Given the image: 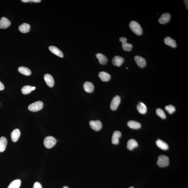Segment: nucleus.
I'll return each mask as SVG.
<instances>
[{
	"label": "nucleus",
	"mask_w": 188,
	"mask_h": 188,
	"mask_svg": "<svg viewBox=\"0 0 188 188\" xmlns=\"http://www.w3.org/2000/svg\"><path fill=\"white\" fill-rule=\"evenodd\" d=\"M129 27L133 33L137 35H141L143 34V29L139 23L135 21H132L129 24Z\"/></svg>",
	"instance_id": "1"
},
{
	"label": "nucleus",
	"mask_w": 188,
	"mask_h": 188,
	"mask_svg": "<svg viewBox=\"0 0 188 188\" xmlns=\"http://www.w3.org/2000/svg\"><path fill=\"white\" fill-rule=\"evenodd\" d=\"M157 165L160 167H165L168 166L169 164V159L167 156L161 155L159 156L157 161Z\"/></svg>",
	"instance_id": "2"
},
{
	"label": "nucleus",
	"mask_w": 188,
	"mask_h": 188,
	"mask_svg": "<svg viewBox=\"0 0 188 188\" xmlns=\"http://www.w3.org/2000/svg\"><path fill=\"white\" fill-rule=\"evenodd\" d=\"M57 141L55 138L51 136L46 137L44 141L45 146L47 149H50L54 146L56 143Z\"/></svg>",
	"instance_id": "3"
},
{
	"label": "nucleus",
	"mask_w": 188,
	"mask_h": 188,
	"mask_svg": "<svg viewBox=\"0 0 188 188\" xmlns=\"http://www.w3.org/2000/svg\"><path fill=\"white\" fill-rule=\"evenodd\" d=\"M43 103L41 101L35 102L29 106L28 109L29 111H37L42 109Z\"/></svg>",
	"instance_id": "4"
},
{
	"label": "nucleus",
	"mask_w": 188,
	"mask_h": 188,
	"mask_svg": "<svg viewBox=\"0 0 188 188\" xmlns=\"http://www.w3.org/2000/svg\"><path fill=\"white\" fill-rule=\"evenodd\" d=\"M120 41L122 43V47L124 50L126 51H130L133 48V45L131 44L127 43V39L125 37H122L120 38Z\"/></svg>",
	"instance_id": "5"
},
{
	"label": "nucleus",
	"mask_w": 188,
	"mask_h": 188,
	"mask_svg": "<svg viewBox=\"0 0 188 188\" xmlns=\"http://www.w3.org/2000/svg\"><path fill=\"white\" fill-rule=\"evenodd\" d=\"M89 124L91 128L95 131H99L102 128V123L99 120L90 121Z\"/></svg>",
	"instance_id": "6"
},
{
	"label": "nucleus",
	"mask_w": 188,
	"mask_h": 188,
	"mask_svg": "<svg viewBox=\"0 0 188 188\" xmlns=\"http://www.w3.org/2000/svg\"><path fill=\"white\" fill-rule=\"evenodd\" d=\"M121 102V98L119 95H116L111 101V109L113 111L117 110Z\"/></svg>",
	"instance_id": "7"
},
{
	"label": "nucleus",
	"mask_w": 188,
	"mask_h": 188,
	"mask_svg": "<svg viewBox=\"0 0 188 188\" xmlns=\"http://www.w3.org/2000/svg\"><path fill=\"white\" fill-rule=\"evenodd\" d=\"M171 15L169 13H163L159 19V23L161 24H165L169 21L171 19Z\"/></svg>",
	"instance_id": "8"
},
{
	"label": "nucleus",
	"mask_w": 188,
	"mask_h": 188,
	"mask_svg": "<svg viewBox=\"0 0 188 188\" xmlns=\"http://www.w3.org/2000/svg\"><path fill=\"white\" fill-rule=\"evenodd\" d=\"M134 59L137 64L139 67L143 68L145 66L146 64V62L145 59L139 56H136Z\"/></svg>",
	"instance_id": "9"
},
{
	"label": "nucleus",
	"mask_w": 188,
	"mask_h": 188,
	"mask_svg": "<svg viewBox=\"0 0 188 188\" xmlns=\"http://www.w3.org/2000/svg\"><path fill=\"white\" fill-rule=\"evenodd\" d=\"M121 133L120 131H115L114 132L112 137V143L113 144H118L119 143V139L121 136Z\"/></svg>",
	"instance_id": "10"
},
{
	"label": "nucleus",
	"mask_w": 188,
	"mask_h": 188,
	"mask_svg": "<svg viewBox=\"0 0 188 188\" xmlns=\"http://www.w3.org/2000/svg\"><path fill=\"white\" fill-rule=\"evenodd\" d=\"M11 23L5 17H2L0 19V28L6 29L11 25Z\"/></svg>",
	"instance_id": "11"
},
{
	"label": "nucleus",
	"mask_w": 188,
	"mask_h": 188,
	"mask_svg": "<svg viewBox=\"0 0 188 188\" xmlns=\"http://www.w3.org/2000/svg\"><path fill=\"white\" fill-rule=\"evenodd\" d=\"M44 79L46 84L49 87H53L55 84V81L52 76L49 74H46L44 76Z\"/></svg>",
	"instance_id": "12"
},
{
	"label": "nucleus",
	"mask_w": 188,
	"mask_h": 188,
	"mask_svg": "<svg viewBox=\"0 0 188 188\" xmlns=\"http://www.w3.org/2000/svg\"><path fill=\"white\" fill-rule=\"evenodd\" d=\"M125 61V59L124 58L119 56H116L114 57L112 60V62L113 64L117 67H120L122 65Z\"/></svg>",
	"instance_id": "13"
},
{
	"label": "nucleus",
	"mask_w": 188,
	"mask_h": 188,
	"mask_svg": "<svg viewBox=\"0 0 188 188\" xmlns=\"http://www.w3.org/2000/svg\"><path fill=\"white\" fill-rule=\"evenodd\" d=\"M21 133L19 129H15L11 133V138L14 142H17L19 139Z\"/></svg>",
	"instance_id": "14"
},
{
	"label": "nucleus",
	"mask_w": 188,
	"mask_h": 188,
	"mask_svg": "<svg viewBox=\"0 0 188 188\" xmlns=\"http://www.w3.org/2000/svg\"><path fill=\"white\" fill-rule=\"evenodd\" d=\"M84 90L88 93H92L94 91V86L93 83L89 82H86L84 84Z\"/></svg>",
	"instance_id": "15"
},
{
	"label": "nucleus",
	"mask_w": 188,
	"mask_h": 188,
	"mask_svg": "<svg viewBox=\"0 0 188 188\" xmlns=\"http://www.w3.org/2000/svg\"><path fill=\"white\" fill-rule=\"evenodd\" d=\"M49 49L52 53L60 57L63 58V55L62 51L55 46H51L49 47Z\"/></svg>",
	"instance_id": "16"
},
{
	"label": "nucleus",
	"mask_w": 188,
	"mask_h": 188,
	"mask_svg": "<svg viewBox=\"0 0 188 188\" xmlns=\"http://www.w3.org/2000/svg\"><path fill=\"white\" fill-rule=\"evenodd\" d=\"M164 42L166 45L172 47L176 48L177 47L175 41L174 39H172L171 37H167L165 38L164 39Z\"/></svg>",
	"instance_id": "17"
},
{
	"label": "nucleus",
	"mask_w": 188,
	"mask_h": 188,
	"mask_svg": "<svg viewBox=\"0 0 188 188\" xmlns=\"http://www.w3.org/2000/svg\"><path fill=\"white\" fill-rule=\"evenodd\" d=\"M99 77L101 81L107 82L111 79V76L109 73L105 71H101L99 73Z\"/></svg>",
	"instance_id": "18"
},
{
	"label": "nucleus",
	"mask_w": 188,
	"mask_h": 188,
	"mask_svg": "<svg viewBox=\"0 0 188 188\" xmlns=\"http://www.w3.org/2000/svg\"><path fill=\"white\" fill-rule=\"evenodd\" d=\"M7 144V138L5 137L0 138V152H3L5 150Z\"/></svg>",
	"instance_id": "19"
},
{
	"label": "nucleus",
	"mask_w": 188,
	"mask_h": 188,
	"mask_svg": "<svg viewBox=\"0 0 188 188\" xmlns=\"http://www.w3.org/2000/svg\"><path fill=\"white\" fill-rule=\"evenodd\" d=\"M31 28V26L27 23H23L20 25L19 27V31L23 33H26L28 32Z\"/></svg>",
	"instance_id": "20"
},
{
	"label": "nucleus",
	"mask_w": 188,
	"mask_h": 188,
	"mask_svg": "<svg viewBox=\"0 0 188 188\" xmlns=\"http://www.w3.org/2000/svg\"><path fill=\"white\" fill-rule=\"evenodd\" d=\"M156 144L158 147L164 150H167L169 149V146L167 143L159 139L156 141Z\"/></svg>",
	"instance_id": "21"
},
{
	"label": "nucleus",
	"mask_w": 188,
	"mask_h": 188,
	"mask_svg": "<svg viewBox=\"0 0 188 188\" xmlns=\"http://www.w3.org/2000/svg\"><path fill=\"white\" fill-rule=\"evenodd\" d=\"M138 146V144L135 139H130L128 141L127 147L130 150H132Z\"/></svg>",
	"instance_id": "22"
},
{
	"label": "nucleus",
	"mask_w": 188,
	"mask_h": 188,
	"mask_svg": "<svg viewBox=\"0 0 188 188\" xmlns=\"http://www.w3.org/2000/svg\"><path fill=\"white\" fill-rule=\"evenodd\" d=\"M96 56L99 60V62L101 65H105L107 63L108 59L107 58L105 55L101 53H98L96 55Z\"/></svg>",
	"instance_id": "23"
},
{
	"label": "nucleus",
	"mask_w": 188,
	"mask_h": 188,
	"mask_svg": "<svg viewBox=\"0 0 188 188\" xmlns=\"http://www.w3.org/2000/svg\"><path fill=\"white\" fill-rule=\"evenodd\" d=\"M128 125L131 128L138 129L141 127V124L134 121H130L128 122Z\"/></svg>",
	"instance_id": "24"
},
{
	"label": "nucleus",
	"mask_w": 188,
	"mask_h": 188,
	"mask_svg": "<svg viewBox=\"0 0 188 188\" xmlns=\"http://www.w3.org/2000/svg\"><path fill=\"white\" fill-rule=\"evenodd\" d=\"M137 109L139 112L141 114H143L147 112V107L143 103L140 102L137 105Z\"/></svg>",
	"instance_id": "25"
},
{
	"label": "nucleus",
	"mask_w": 188,
	"mask_h": 188,
	"mask_svg": "<svg viewBox=\"0 0 188 188\" xmlns=\"http://www.w3.org/2000/svg\"><path fill=\"white\" fill-rule=\"evenodd\" d=\"M18 71L23 74L28 76L31 74V71L28 68L25 67H20L18 68Z\"/></svg>",
	"instance_id": "26"
},
{
	"label": "nucleus",
	"mask_w": 188,
	"mask_h": 188,
	"mask_svg": "<svg viewBox=\"0 0 188 188\" xmlns=\"http://www.w3.org/2000/svg\"><path fill=\"white\" fill-rule=\"evenodd\" d=\"M21 181L19 179L14 180L9 184L7 188H19L20 187Z\"/></svg>",
	"instance_id": "27"
},
{
	"label": "nucleus",
	"mask_w": 188,
	"mask_h": 188,
	"mask_svg": "<svg viewBox=\"0 0 188 188\" xmlns=\"http://www.w3.org/2000/svg\"><path fill=\"white\" fill-rule=\"evenodd\" d=\"M31 87V86L26 85L22 88L21 89V92L24 95H27V94L31 93L32 91Z\"/></svg>",
	"instance_id": "28"
},
{
	"label": "nucleus",
	"mask_w": 188,
	"mask_h": 188,
	"mask_svg": "<svg viewBox=\"0 0 188 188\" xmlns=\"http://www.w3.org/2000/svg\"><path fill=\"white\" fill-rule=\"evenodd\" d=\"M156 114L158 116L162 119H165L166 118V116L162 109H157L156 110Z\"/></svg>",
	"instance_id": "29"
},
{
	"label": "nucleus",
	"mask_w": 188,
	"mask_h": 188,
	"mask_svg": "<svg viewBox=\"0 0 188 188\" xmlns=\"http://www.w3.org/2000/svg\"><path fill=\"white\" fill-rule=\"evenodd\" d=\"M165 108V109L170 114H173L176 110L175 107L171 105L167 106Z\"/></svg>",
	"instance_id": "30"
},
{
	"label": "nucleus",
	"mask_w": 188,
	"mask_h": 188,
	"mask_svg": "<svg viewBox=\"0 0 188 188\" xmlns=\"http://www.w3.org/2000/svg\"><path fill=\"white\" fill-rule=\"evenodd\" d=\"M22 1H23L24 3H27L29 2H35V3H39L41 1L40 0H22Z\"/></svg>",
	"instance_id": "31"
},
{
	"label": "nucleus",
	"mask_w": 188,
	"mask_h": 188,
	"mask_svg": "<svg viewBox=\"0 0 188 188\" xmlns=\"http://www.w3.org/2000/svg\"><path fill=\"white\" fill-rule=\"evenodd\" d=\"M33 188H42V187L40 183L36 182L34 184Z\"/></svg>",
	"instance_id": "32"
},
{
	"label": "nucleus",
	"mask_w": 188,
	"mask_h": 188,
	"mask_svg": "<svg viewBox=\"0 0 188 188\" xmlns=\"http://www.w3.org/2000/svg\"><path fill=\"white\" fill-rule=\"evenodd\" d=\"M4 89V86L1 82L0 81V91L3 90Z\"/></svg>",
	"instance_id": "33"
},
{
	"label": "nucleus",
	"mask_w": 188,
	"mask_h": 188,
	"mask_svg": "<svg viewBox=\"0 0 188 188\" xmlns=\"http://www.w3.org/2000/svg\"><path fill=\"white\" fill-rule=\"evenodd\" d=\"M188 1H184V2L185 4V5H186V8H187V9H188Z\"/></svg>",
	"instance_id": "34"
},
{
	"label": "nucleus",
	"mask_w": 188,
	"mask_h": 188,
	"mask_svg": "<svg viewBox=\"0 0 188 188\" xmlns=\"http://www.w3.org/2000/svg\"><path fill=\"white\" fill-rule=\"evenodd\" d=\"M35 88H35V87H31L32 91L34 90L35 89Z\"/></svg>",
	"instance_id": "35"
},
{
	"label": "nucleus",
	"mask_w": 188,
	"mask_h": 188,
	"mask_svg": "<svg viewBox=\"0 0 188 188\" xmlns=\"http://www.w3.org/2000/svg\"><path fill=\"white\" fill-rule=\"evenodd\" d=\"M63 188H69L65 186V187H63Z\"/></svg>",
	"instance_id": "36"
},
{
	"label": "nucleus",
	"mask_w": 188,
	"mask_h": 188,
	"mask_svg": "<svg viewBox=\"0 0 188 188\" xmlns=\"http://www.w3.org/2000/svg\"><path fill=\"white\" fill-rule=\"evenodd\" d=\"M129 188H134L133 187H129Z\"/></svg>",
	"instance_id": "37"
},
{
	"label": "nucleus",
	"mask_w": 188,
	"mask_h": 188,
	"mask_svg": "<svg viewBox=\"0 0 188 188\" xmlns=\"http://www.w3.org/2000/svg\"><path fill=\"white\" fill-rule=\"evenodd\" d=\"M127 69H128V68H126Z\"/></svg>",
	"instance_id": "38"
}]
</instances>
